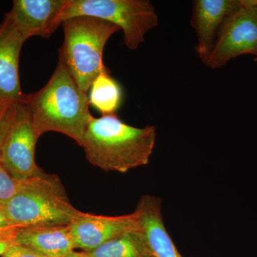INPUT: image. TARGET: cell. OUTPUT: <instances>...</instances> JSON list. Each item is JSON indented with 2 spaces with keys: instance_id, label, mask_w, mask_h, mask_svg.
I'll return each mask as SVG.
<instances>
[{
  "instance_id": "8fae6325",
  "label": "cell",
  "mask_w": 257,
  "mask_h": 257,
  "mask_svg": "<svg viewBox=\"0 0 257 257\" xmlns=\"http://www.w3.org/2000/svg\"><path fill=\"white\" fill-rule=\"evenodd\" d=\"M67 0H15L8 13L25 40L49 38L56 31V19Z\"/></svg>"
},
{
  "instance_id": "ffe728a7",
  "label": "cell",
  "mask_w": 257,
  "mask_h": 257,
  "mask_svg": "<svg viewBox=\"0 0 257 257\" xmlns=\"http://www.w3.org/2000/svg\"><path fill=\"white\" fill-rule=\"evenodd\" d=\"M10 104L11 103H0V128H1L3 119H4L5 112H6L7 109H8Z\"/></svg>"
},
{
  "instance_id": "9c48e42d",
  "label": "cell",
  "mask_w": 257,
  "mask_h": 257,
  "mask_svg": "<svg viewBox=\"0 0 257 257\" xmlns=\"http://www.w3.org/2000/svg\"><path fill=\"white\" fill-rule=\"evenodd\" d=\"M243 4V0H195L193 2L191 24L197 32V53L204 64L207 63L212 53L221 27Z\"/></svg>"
},
{
  "instance_id": "30bf717a",
  "label": "cell",
  "mask_w": 257,
  "mask_h": 257,
  "mask_svg": "<svg viewBox=\"0 0 257 257\" xmlns=\"http://www.w3.org/2000/svg\"><path fill=\"white\" fill-rule=\"evenodd\" d=\"M26 41L8 13L0 23V103H12L23 99L19 60Z\"/></svg>"
},
{
  "instance_id": "52a82bcc",
  "label": "cell",
  "mask_w": 257,
  "mask_h": 257,
  "mask_svg": "<svg viewBox=\"0 0 257 257\" xmlns=\"http://www.w3.org/2000/svg\"><path fill=\"white\" fill-rule=\"evenodd\" d=\"M243 55H257V0H243L242 7L226 20L205 65L220 68Z\"/></svg>"
},
{
  "instance_id": "ac0fdd59",
  "label": "cell",
  "mask_w": 257,
  "mask_h": 257,
  "mask_svg": "<svg viewBox=\"0 0 257 257\" xmlns=\"http://www.w3.org/2000/svg\"><path fill=\"white\" fill-rule=\"evenodd\" d=\"M0 257H45L32 251L30 248L18 244L13 243L11 246Z\"/></svg>"
},
{
  "instance_id": "7a4b0ae2",
  "label": "cell",
  "mask_w": 257,
  "mask_h": 257,
  "mask_svg": "<svg viewBox=\"0 0 257 257\" xmlns=\"http://www.w3.org/2000/svg\"><path fill=\"white\" fill-rule=\"evenodd\" d=\"M37 133L63 134L82 145L83 135L92 115L87 92L71 77L59 60L55 72L40 90L25 94Z\"/></svg>"
},
{
  "instance_id": "277c9868",
  "label": "cell",
  "mask_w": 257,
  "mask_h": 257,
  "mask_svg": "<svg viewBox=\"0 0 257 257\" xmlns=\"http://www.w3.org/2000/svg\"><path fill=\"white\" fill-rule=\"evenodd\" d=\"M64 40L60 49V60L76 84L87 92L101 72L108 71L103 62L106 42L121 30L105 20L78 16L62 23Z\"/></svg>"
},
{
  "instance_id": "8992f818",
  "label": "cell",
  "mask_w": 257,
  "mask_h": 257,
  "mask_svg": "<svg viewBox=\"0 0 257 257\" xmlns=\"http://www.w3.org/2000/svg\"><path fill=\"white\" fill-rule=\"evenodd\" d=\"M40 138L25 98L12 102L0 128V165L14 178L27 180L45 172L35 161Z\"/></svg>"
},
{
  "instance_id": "9a60e30c",
  "label": "cell",
  "mask_w": 257,
  "mask_h": 257,
  "mask_svg": "<svg viewBox=\"0 0 257 257\" xmlns=\"http://www.w3.org/2000/svg\"><path fill=\"white\" fill-rule=\"evenodd\" d=\"M122 99L121 86L111 77L109 70L99 74L91 87L89 104L102 115L111 114L118 110Z\"/></svg>"
},
{
  "instance_id": "5bb4252c",
  "label": "cell",
  "mask_w": 257,
  "mask_h": 257,
  "mask_svg": "<svg viewBox=\"0 0 257 257\" xmlns=\"http://www.w3.org/2000/svg\"><path fill=\"white\" fill-rule=\"evenodd\" d=\"M79 253L84 257H155L141 226L140 229L120 235L91 251H81Z\"/></svg>"
},
{
  "instance_id": "4fadbf2b",
  "label": "cell",
  "mask_w": 257,
  "mask_h": 257,
  "mask_svg": "<svg viewBox=\"0 0 257 257\" xmlns=\"http://www.w3.org/2000/svg\"><path fill=\"white\" fill-rule=\"evenodd\" d=\"M135 211L138 214L142 231L155 257H183L164 224L160 198L143 196Z\"/></svg>"
},
{
  "instance_id": "6da1fadb",
  "label": "cell",
  "mask_w": 257,
  "mask_h": 257,
  "mask_svg": "<svg viewBox=\"0 0 257 257\" xmlns=\"http://www.w3.org/2000/svg\"><path fill=\"white\" fill-rule=\"evenodd\" d=\"M156 138L155 126L135 127L115 114L92 116L81 147L92 165L105 172L126 173L149 163Z\"/></svg>"
},
{
  "instance_id": "5b68a950",
  "label": "cell",
  "mask_w": 257,
  "mask_h": 257,
  "mask_svg": "<svg viewBox=\"0 0 257 257\" xmlns=\"http://www.w3.org/2000/svg\"><path fill=\"white\" fill-rule=\"evenodd\" d=\"M78 16L100 19L119 27L125 45L133 50L158 25V16L148 0H67L56 19L55 30L65 20Z\"/></svg>"
},
{
  "instance_id": "ba28073f",
  "label": "cell",
  "mask_w": 257,
  "mask_h": 257,
  "mask_svg": "<svg viewBox=\"0 0 257 257\" xmlns=\"http://www.w3.org/2000/svg\"><path fill=\"white\" fill-rule=\"evenodd\" d=\"M77 249L91 251L120 235L140 229L136 211L125 215H96L81 211L69 224Z\"/></svg>"
},
{
  "instance_id": "e0dca14e",
  "label": "cell",
  "mask_w": 257,
  "mask_h": 257,
  "mask_svg": "<svg viewBox=\"0 0 257 257\" xmlns=\"http://www.w3.org/2000/svg\"><path fill=\"white\" fill-rule=\"evenodd\" d=\"M18 231V229L10 222L3 206L0 205V239H15Z\"/></svg>"
},
{
  "instance_id": "d6986e66",
  "label": "cell",
  "mask_w": 257,
  "mask_h": 257,
  "mask_svg": "<svg viewBox=\"0 0 257 257\" xmlns=\"http://www.w3.org/2000/svg\"><path fill=\"white\" fill-rule=\"evenodd\" d=\"M15 243L13 239H0V256Z\"/></svg>"
},
{
  "instance_id": "44dd1931",
  "label": "cell",
  "mask_w": 257,
  "mask_h": 257,
  "mask_svg": "<svg viewBox=\"0 0 257 257\" xmlns=\"http://www.w3.org/2000/svg\"><path fill=\"white\" fill-rule=\"evenodd\" d=\"M72 257H84V256H82V255H81L80 253H79V251H77V252H76L75 254H74V256H72Z\"/></svg>"
},
{
  "instance_id": "7402d4cb",
  "label": "cell",
  "mask_w": 257,
  "mask_h": 257,
  "mask_svg": "<svg viewBox=\"0 0 257 257\" xmlns=\"http://www.w3.org/2000/svg\"><path fill=\"white\" fill-rule=\"evenodd\" d=\"M254 61H255V62H257V55L256 56V57H255Z\"/></svg>"
},
{
  "instance_id": "7c38bea8",
  "label": "cell",
  "mask_w": 257,
  "mask_h": 257,
  "mask_svg": "<svg viewBox=\"0 0 257 257\" xmlns=\"http://www.w3.org/2000/svg\"><path fill=\"white\" fill-rule=\"evenodd\" d=\"M15 242L45 257H72L77 252L69 224L23 228L17 231Z\"/></svg>"
},
{
  "instance_id": "2e32d148",
  "label": "cell",
  "mask_w": 257,
  "mask_h": 257,
  "mask_svg": "<svg viewBox=\"0 0 257 257\" xmlns=\"http://www.w3.org/2000/svg\"><path fill=\"white\" fill-rule=\"evenodd\" d=\"M24 182L14 178L0 165V205L16 195L23 188Z\"/></svg>"
},
{
  "instance_id": "3957f363",
  "label": "cell",
  "mask_w": 257,
  "mask_h": 257,
  "mask_svg": "<svg viewBox=\"0 0 257 257\" xmlns=\"http://www.w3.org/2000/svg\"><path fill=\"white\" fill-rule=\"evenodd\" d=\"M2 206L18 229L69 224L81 212L69 202L60 177L45 172L25 180L20 192Z\"/></svg>"
}]
</instances>
